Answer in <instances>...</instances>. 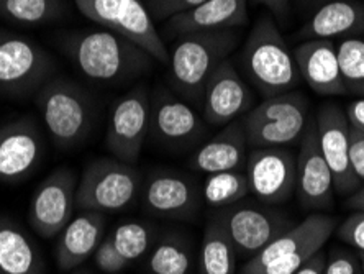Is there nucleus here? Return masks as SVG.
<instances>
[{"label": "nucleus", "mask_w": 364, "mask_h": 274, "mask_svg": "<svg viewBox=\"0 0 364 274\" xmlns=\"http://www.w3.org/2000/svg\"><path fill=\"white\" fill-rule=\"evenodd\" d=\"M63 48L79 71L95 83H128L151 69L154 63L143 48L107 28L74 31Z\"/></svg>", "instance_id": "f257e3e1"}, {"label": "nucleus", "mask_w": 364, "mask_h": 274, "mask_svg": "<svg viewBox=\"0 0 364 274\" xmlns=\"http://www.w3.org/2000/svg\"><path fill=\"white\" fill-rule=\"evenodd\" d=\"M240 43L237 28L179 36L169 51L171 88L191 105L202 107L203 90L212 73Z\"/></svg>", "instance_id": "f03ea898"}, {"label": "nucleus", "mask_w": 364, "mask_h": 274, "mask_svg": "<svg viewBox=\"0 0 364 274\" xmlns=\"http://www.w3.org/2000/svg\"><path fill=\"white\" fill-rule=\"evenodd\" d=\"M242 66L264 98L291 93L302 79L292 50L269 15L259 17L251 28L242 51Z\"/></svg>", "instance_id": "7ed1b4c3"}, {"label": "nucleus", "mask_w": 364, "mask_h": 274, "mask_svg": "<svg viewBox=\"0 0 364 274\" xmlns=\"http://www.w3.org/2000/svg\"><path fill=\"white\" fill-rule=\"evenodd\" d=\"M336 227L338 220L335 217L312 214L250 258L240 274H294L305 261L323 250Z\"/></svg>", "instance_id": "20e7f679"}, {"label": "nucleus", "mask_w": 364, "mask_h": 274, "mask_svg": "<svg viewBox=\"0 0 364 274\" xmlns=\"http://www.w3.org/2000/svg\"><path fill=\"white\" fill-rule=\"evenodd\" d=\"M40 115L58 148L81 144L94 122V104L89 94L73 80L50 79L36 95Z\"/></svg>", "instance_id": "39448f33"}, {"label": "nucleus", "mask_w": 364, "mask_h": 274, "mask_svg": "<svg viewBox=\"0 0 364 274\" xmlns=\"http://www.w3.org/2000/svg\"><path fill=\"white\" fill-rule=\"evenodd\" d=\"M240 122L250 147H287L301 139L309 125V102L297 90L272 95L246 112Z\"/></svg>", "instance_id": "423d86ee"}, {"label": "nucleus", "mask_w": 364, "mask_h": 274, "mask_svg": "<svg viewBox=\"0 0 364 274\" xmlns=\"http://www.w3.org/2000/svg\"><path fill=\"white\" fill-rule=\"evenodd\" d=\"M141 186L143 177L133 164L117 158L94 159L79 179L76 207L102 214L119 212L135 202Z\"/></svg>", "instance_id": "0eeeda50"}, {"label": "nucleus", "mask_w": 364, "mask_h": 274, "mask_svg": "<svg viewBox=\"0 0 364 274\" xmlns=\"http://www.w3.org/2000/svg\"><path fill=\"white\" fill-rule=\"evenodd\" d=\"M89 20L143 48L154 61L169 63V50L141 0H74Z\"/></svg>", "instance_id": "6e6552de"}, {"label": "nucleus", "mask_w": 364, "mask_h": 274, "mask_svg": "<svg viewBox=\"0 0 364 274\" xmlns=\"http://www.w3.org/2000/svg\"><path fill=\"white\" fill-rule=\"evenodd\" d=\"M149 135L168 152H187L202 144L207 137V123L189 102L159 88L151 95Z\"/></svg>", "instance_id": "1a4fd4ad"}, {"label": "nucleus", "mask_w": 364, "mask_h": 274, "mask_svg": "<svg viewBox=\"0 0 364 274\" xmlns=\"http://www.w3.org/2000/svg\"><path fill=\"white\" fill-rule=\"evenodd\" d=\"M151 120V95L146 88H135L115 102L112 107L107 148L117 159L135 164L140 158L143 144L149 135Z\"/></svg>", "instance_id": "9d476101"}, {"label": "nucleus", "mask_w": 364, "mask_h": 274, "mask_svg": "<svg viewBox=\"0 0 364 274\" xmlns=\"http://www.w3.org/2000/svg\"><path fill=\"white\" fill-rule=\"evenodd\" d=\"M217 217L220 218L230 240L233 241L237 253L248 260L292 227L286 214L272 207L237 202L222 209Z\"/></svg>", "instance_id": "9b49d317"}, {"label": "nucleus", "mask_w": 364, "mask_h": 274, "mask_svg": "<svg viewBox=\"0 0 364 274\" xmlns=\"http://www.w3.org/2000/svg\"><path fill=\"white\" fill-rule=\"evenodd\" d=\"M53 61L40 45L21 36L0 38V93L21 95L48 83Z\"/></svg>", "instance_id": "f8f14e48"}, {"label": "nucleus", "mask_w": 364, "mask_h": 274, "mask_svg": "<svg viewBox=\"0 0 364 274\" xmlns=\"http://www.w3.org/2000/svg\"><path fill=\"white\" fill-rule=\"evenodd\" d=\"M76 174L68 168H58L41 181L30 202L31 228L43 238L60 235L71 222L76 209Z\"/></svg>", "instance_id": "ddd939ff"}, {"label": "nucleus", "mask_w": 364, "mask_h": 274, "mask_svg": "<svg viewBox=\"0 0 364 274\" xmlns=\"http://www.w3.org/2000/svg\"><path fill=\"white\" fill-rule=\"evenodd\" d=\"M246 163L250 191L259 201L277 206L296 192L297 157L287 147L253 148Z\"/></svg>", "instance_id": "4468645a"}, {"label": "nucleus", "mask_w": 364, "mask_h": 274, "mask_svg": "<svg viewBox=\"0 0 364 274\" xmlns=\"http://www.w3.org/2000/svg\"><path fill=\"white\" fill-rule=\"evenodd\" d=\"M320 152L333 176L335 192L351 196L361 181L358 179L350 161V123L345 110L336 104H325L315 117Z\"/></svg>", "instance_id": "2eb2a0df"}, {"label": "nucleus", "mask_w": 364, "mask_h": 274, "mask_svg": "<svg viewBox=\"0 0 364 274\" xmlns=\"http://www.w3.org/2000/svg\"><path fill=\"white\" fill-rule=\"evenodd\" d=\"M141 196L143 206L151 216L186 220L199 212L202 191L191 176L158 169L143 181Z\"/></svg>", "instance_id": "dca6fc26"}, {"label": "nucleus", "mask_w": 364, "mask_h": 274, "mask_svg": "<svg viewBox=\"0 0 364 274\" xmlns=\"http://www.w3.org/2000/svg\"><path fill=\"white\" fill-rule=\"evenodd\" d=\"M296 194L307 211H322L333 206V176L320 152L317 125L310 120L301 138L297 154Z\"/></svg>", "instance_id": "f3484780"}, {"label": "nucleus", "mask_w": 364, "mask_h": 274, "mask_svg": "<svg viewBox=\"0 0 364 274\" xmlns=\"http://www.w3.org/2000/svg\"><path fill=\"white\" fill-rule=\"evenodd\" d=\"M253 102V94L228 59L212 73L202 98V117L207 125L225 127L245 115Z\"/></svg>", "instance_id": "a211bd4d"}, {"label": "nucleus", "mask_w": 364, "mask_h": 274, "mask_svg": "<svg viewBox=\"0 0 364 274\" xmlns=\"http://www.w3.org/2000/svg\"><path fill=\"white\" fill-rule=\"evenodd\" d=\"M45 152L40 128L31 118H18L0 128V181L20 182L38 168Z\"/></svg>", "instance_id": "6ab92c4d"}, {"label": "nucleus", "mask_w": 364, "mask_h": 274, "mask_svg": "<svg viewBox=\"0 0 364 274\" xmlns=\"http://www.w3.org/2000/svg\"><path fill=\"white\" fill-rule=\"evenodd\" d=\"M302 80L325 98L346 95L336 45L331 40H305L292 50Z\"/></svg>", "instance_id": "aec40b11"}, {"label": "nucleus", "mask_w": 364, "mask_h": 274, "mask_svg": "<svg viewBox=\"0 0 364 274\" xmlns=\"http://www.w3.org/2000/svg\"><path fill=\"white\" fill-rule=\"evenodd\" d=\"M248 23V0H205L189 12L169 19L164 33L174 38L203 31L240 28Z\"/></svg>", "instance_id": "412c9836"}, {"label": "nucleus", "mask_w": 364, "mask_h": 274, "mask_svg": "<svg viewBox=\"0 0 364 274\" xmlns=\"http://www.w3.org/2000/svg\"><path fill=\"white\" fill-rule=\"evenodd\" d=\"M248 147L242 122H232L192 152L189 166L205 174L240 171L248 159Z\"/></svg>", "instance_id": "4be33fe9"}, {"label": "nucleus", "mask_w": 364, "mask_h": 274, "mask_svg": "<svg viewBox=\"0 0 364 274\" xmlns=\"http://www.w3.org/2000/svg\"><path fill=\"white\" fill-rule=\"evenodd\" d=\"M105 216L102 212L84 211L73 217L56 243V265L61 271H74L94 256L104 240Z\"/></svg>", "instance_id": "5701e85b"}, {"label": "nucleus", "mask_w": 364, "mask_h": 274, "mask_svg": "<svg viewBox=\"0 0 364 274\" xmlns=\"http://www.w3.org/2000/svg\"><path fill=\"white\" fill-rule=\"evenodd\" d=\"M364 35V4L358 0H330L299 30V38L331 40Z\"/></svg>", "instance_id": "b1692460"}, {"label": "nucleus", "mask_w": 364, "mask_h": 274, "mask_svg": "<svg viewBox=\"0 0 364 274\" xmlns=\"http://www.w3.org/2000/svg\"><path fill=\"white\" fill-rule=\"evenodd\" d=\"M0 274H45L30 236L10 218L0 216Z\"/></svg>", "instance_id": "393cba45"}, {"label": "nucleus", "mask_w": 364, "mask_h": 274, "mask_svg": "<svg viewBox=\"0 0 364 274\" xmlns=\"http://www.w3.org/2000/svg\"><path fill=\"white\" fill-rule=\"evenodd\" d=\"M237 248L217 216L203 228L199 251V274L237 273Z\"/></svg>", "instance_id": "a878e982"}, {"label": "nucleus", "mask_w": 364, "mask_h": 274, "mask_svg": "<svg viewBox=\"0 0 364 274\" xmlns=\"http://www.w3.org/2000/svg\"><path fill=\"white\" fill-rule=\"evenodd\" d=\"M194 251L191 241L181 233H164L148 256L149 274H191Z\"/></svg>", "instance_id": "bb28decb"}, {"label": "nucleus", "mask_w": 364, "mask_h": 274, "mask_svg": "<svg viewBox=\"0 0 364 274\" xmlns=\"http://www.w3.org/2000/svg\"><path fill=\"white\" fill-rule=\"evenodd\" d=\"M250 192L248 176L242 171L207 174L202 186L203 202L213 209H225L242 202Z\"/></svg>", "instance_id": "cd10ccee"}, {"label": "nucleus", "mask_w": 364, "mask_h": 274, "mask_svg": "<svg viewBox=\"0 0 364 274\" xmlns=\"http://www.w3.org/2000/svg\"><path fill=\"white\" fill-rule=\"evenodd\" d=\"M64 12V0H0V17L15 23H50L63 17Z\"/></svg>", "instance_id": "c85d7f7f"}, {"label": "nucleus", "mask_w": 364, "mask_h": 274, "mask_svg": "<svg viewBox=\"0 0 364 274\" xmlns=\"http://www.w3.org/2000/svg\"><path fill=\"white\" fill-rule=\"evenodd\" d=\"M336 55L346 94L364 99V40L360 36L341 40Z\"/></svg>", "instance_id": "c756f323"}, {"label": "nucleus", "mask_w": 364, "mask_h": 274, "mask_svg": "<svg viewBox=\"0 0 364 274\" xmlns=\"http://www.w3.org/2000/svg\"><path fill=\"white\" fill-rule=\"evenodd\" d=\"M109 238L120 256L133 263L148 253L156 238V230L146 222H125L119 225Z\"/></svg>", "instance_id": "7c9ffc66"}, {"label": "nucleus", "mask_w": 364, "mask_h": 274, "mask_svg": "<svg viewBox=\"0 0 364 274\" xmlns=\"http://www.w3.org/2000/svg\"><path fill=\"white\" fill-rule=\"evenodd\" d=\"M325 274H364L360 255L335 248L326 255Z\"/></svg>", "instance_id": "2f4dec72"}, {"label": "nucleus", "mask_w": 364, "mask_h": 274, "mask_svg": "<svg viewBox=\"0 0 364 274\" xmlns=\"http://www.w3.org/2000/svg\"><path fill=\"white\" fill-rule=\"evenodd\" d=\"M335 233L343 243L364 253V212L350 214L343 223H338Z\"/></svg>", "instance_id": "473e14b6"}, {"label": "nucleus", "mask_w": 364, "mask_h": 274, "mask_svg": "<svg viewBox=\"0 0 364 274\" xmlns=\"http://www.w3.org/2000/svg\"><path fill=\"white\" fill-rule=\"evenodd\" d=\"M205 0H148V10L153 20L166 21L176 15L189 12Z\"/></svg>", "instance_id": "72a5a7b5"}, {"label": "nucleus", "mask_w": 364, "mask_h": 274, "mask_svg": "<svg viewBox=\"0 0 364 274\" xmlns=\"http://www.w3.org/2000/svg\"><path fill=\"white\" fill-rule=\"evenodd\" d=\"M94 260L95 265H97L99 270L102 273L107 274H117L122 273L123 270H127V266L130 265L125 258H122L119 251L112 243V240L107 236L105 240H102V243L99 245V248L95 250L94 253Z\"/></svg>", "instance_id": "f704fd0d"}, {"label": "nucleus", "mask_w": 364, "mask_h": 274, "mask_svg": "<svg viewBox=\"0 0 364 274\" xmlns=\"http://www.w3.org/2000/svg\"><path fill=\"white\" fill-rule=\"evenodd\" d=\"M350 161L358 179L364 182V133L350 128Z\"/></svg>", "instance_id": "c9c22d12"}, {"label": "nucleus", "mask_w": 364, "mask_h": 274, "mask_svg": "<svg viewBox=\"0 0 364 274\" xmlns=\"http://www.w3.org/2000/svg\"><path fill=\"white\" fill-rule=\"evenodd\" d=\"M345 115L350 123V128L364 133V99L360 98L346 105Z\"/></svg>", "instance_id": "e433bc0d"}, {"label": "nucleus", "mask_w": 364, "mask_h": 274, "mask_svg": "<svg viewBox=\"0 0 364 274\" xmlns=\"http://www.w3.org/2000/svg\"><path fill=\"white\" fill-rule=\"evenodd\" d=\"M325 263L326 253L323 250H320L318 253H315L309 261H305L294 274H325Z\"/></svg>", "instance_id": "4c0bfd02"}, {"label": "nucleus", "mask_w": 364, "mask_h": 274, "mask_svg": "<svg viewBox=\"0 0 364 274\" xmlns=\"http://www.w3.org/2000/svg\"><path fill=\"white\" fill-rule=\"evenodd\" d=\"M253 2L264 5L277 19H284L289 12V0H253Z\"/></svg>", "instance_id": "58836bf2"}, {"label": "nucleus", "mask_w": 364, "mask_h": 274, "mask_svg": "<svg viewBox=\"0 0 364 274\" xmlns=\"http://www.w3.org/2000/svg\"><path fill=\"white\" fill-rule=\"evenodd\" d=\"M346 207L353 209V211L358 212H364V186L358 187V189L353 192V194L348 197L346 201Z\"/></svg>", "instance_id": "ea45409f"}, {"label": "nucleus", "mask_w": 364, "mask_h": 274, "mask_svg": "<svg viewBox=\"0 0 364 274\" xmlns=\"http://www.w3.org/2000/svg\"><path fill=\"white\" fill-rule=\"evenodd\" d=\"M71 274H90V271H87V270H79V271H73Z\"/></svg>", "instance_id": "a19ab883"}, {"label": "nucleus", "mask_w": 364, "mask_h": 274, "mask_svg": "<svg viewBox=\"0 0 364 274\" xmlns=\"http://www.w3.org/2000/svg\"><path fill=\"white\" fill-rule=\"evenodd\" d=\"M360 255V260H361V265H363V270H364V253H358Z\"/></svg>", "instance_id": "79ce46f5"}, {"label": "nucleus", "mask_w": 364, "mask_h": 274, "mask_svg": "<svg viewBox=\"0 0 364 274\" xmlns=\"http://www.w3.org/2000/svg\"><path fill=\"white\" fill-rule=\"evenodd\" d=\"M5 33H2V31H0V38H2V36H4Z\"/></svg>", "instance_id": "37998d69"}]
</instances>
